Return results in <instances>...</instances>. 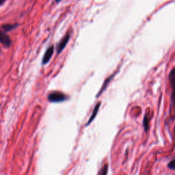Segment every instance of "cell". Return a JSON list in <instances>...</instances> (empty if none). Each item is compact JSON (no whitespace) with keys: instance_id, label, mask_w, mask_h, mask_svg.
Returning a JSON list of instances; mask_svg holds the SVG:
<instances>
[{"instance_id":"6da1fadb","label":"cell","mask_w":175,"mask_h":175,"mask_svg":"<svg viewBox=\"0 0 175 175\" xmlns=\"http://www.w3.org/2000/svg\"><path fill=\"white\" fill-rule=\"evenodd\" d=\"M68 99L69 97H67V95L58 91L51 92L48 95V100L51 103H59V102L65 101Z\"/></svg>"},{"instance_id":"7a4b0ae2","label":"cell","mask_w":175,"mask_h":175,"mask_svg":"<svg viewBox=\"0 0 175 175\" xmlns=\"http://www.w3.org/2000/svg\"><path fill=\"white\" fill-rule=\"evenodd\" d=\"M169 81L172 88L171 103L172 107L175 108V69H173L169 74Z\"/></svg>"},{"instance_id":"3957f363","label":"cell","mask_w":175,"mask_h":175,"mask_svg":"<svg viewBox=\"0 0 175 175\" xmlns=\"http://www.w3.org/2000/svg\"><path fill=\"white\" fill-rule=\"evenodd\" d=\"M70 39V34L67 33L65 36H64L62 39H61L60 41L58 43L57 47H56V50H57V53L58 54H59L62 51V50L64 49L65 48V47L66 46L67 43L69 41Z\"/></svg>"},{"instance_id":"277c9868","label":"cell","mask_w":175,"mask_h":175,"mask_svg":"<svg viewBox=\"0 0 175 175\" xmlns=\"http://www.w3.org/2000/svg\"><path fill=\"white\" fill-rule=\"evenodd\" d=\"M54 51V46H51L47 48V51H45V55H44V56L42 60L43 65H46V64H47L49 62V61L50 60L52 55H53Z\"/></svg>"},{"instance_id":"5b68a950","label":"cell","mask_w":175,"mask_h":175,"mask_svg":"<svg viewBox=\"0 0 175 175\" xmlns=\"http://www.w3.org/2000/svg\"><path fill=\"white\" fill-rule=\"evenodd\" d=\"M0 41L6 47H9L12 43L10 37L4 32H2L1 34H0Z\"/></svg>"},{"instance_id":"8992f818","label":"cell","mask_w":175,"mask_h":175,"mask_svg":"<svg viewBox=\"0 0 175 175\" xmlns=\"http://www.w3.org/2000/svg\"><path fill=\"white\" fill-rule=\"evenodd\" d=\"M101 104V102H99V103L95 106V108H94V110H93V112H92V115L90 116V118H89L88 121L87 122V123H86V127L88 126V125H89L90 123H91V122L93 121V120H94V119H95V118L96 117V116L97 115L98 112H99V108H100Z\"/></svg>"},{"instance_id":"52a82bcc","label":"cell","mask_w":175,"mask_h":175,"mask_svg":"<svg viewBox=\"0 0 175 175\" xmlns=\"http://www.w3.org/2000/svg\"><path fill=\"white\" fill-rule=\"evenodd\" d=\"M114 75H112L110 77H109L108 78H107V80H106V81H105V82H104L103 84V86H102V87H101V90H100V92H99L98 93L97 97H99V95H101L102 94V93H103V92L105 91V90H106V89L107 88V86L109 85V84H110V82L111 81V80H112V77H114Z\"/></svg>"},{"instance_id":"ba28073f","label":"cell","mask_w":175,"mask_h":175,"mask_svg":"<svg viewBox=\"0 0 175 175\" xmlns=\"http://www.w3.org/2000/svg\"><path fill=\"white\" fill-rule=\"evenodd\" d=\"M17 26H18L17 24H5L2 26V29L4 30V32L6 33L8 32H10L14 30V29H15Z\"/></svg>"},{"instance_id":"9c48e42d","label":"cell","mask_w":175,"mask_h":175,"mask_svg":"<svg viewBox=\"0 0 175 175\" xmlns=\"http://www.w3.org/2000/svg\"><path fill=\"white\" fill-rule=\"evenodd\" d=\"M143 125H144V128L146 132H147L149 128V118L147 116V114H145L144 117V121H143Z\"/></svg>"},{"instance_id":"30bf717a","label":"cell","mask_w":175,"mask_h":175,"mask_svg":"<svg viewBox=\"0 0 175 175\" xmlns=\"http://www.w3.org/2000/svg\"><path fill=\"white\" fill-rule=\"evenodd\" d=\"M107 170H108V167H107V165L106 164V165H105L103 168H102L100 172H99V175H107Z\"/></svg>"},{"instance_id":"8fae6325","label":"cell","mask_w":175,"mask_h":175,"mask_svg":"<svg viewBox=\"0 0 175 175\" xmlns=\"http://www.w3.org/2000/svg\"><path fill=\"white\" fill-rule=\"evenodd\" d=\"M168 168L171 169V170H175V159L172 160L168 164Z\"/></svg>"},{"instance_id":"7c38bea8","label":"cell","mask_w":175,"mask_h":175,"mask_svg":"<svg viewBox=\"0 0 175 175\" xmlns=\"http://www.w3.org/2000/svg\"><path fill=\"white\" fill-rule=\"evenodd\" d=\"M6 1V0H0V2H1V3H0V4L3 5V4H4V3Z\"/></svg>"},{"instance_id":"4fadbf2b","label":"cell","mask_w":175,"mask_h":175,"mask_svg":"<svg viewBox=\"0 0 175 175\" xmlns=\"http://www.w3.org/2000/svg\"><path fill=\"white\" fill-rule=\"evenodd\" d=\"M61 1H62V0H55V2H57V3H59V2H60Z\"/></svg>"}]
</instances>
